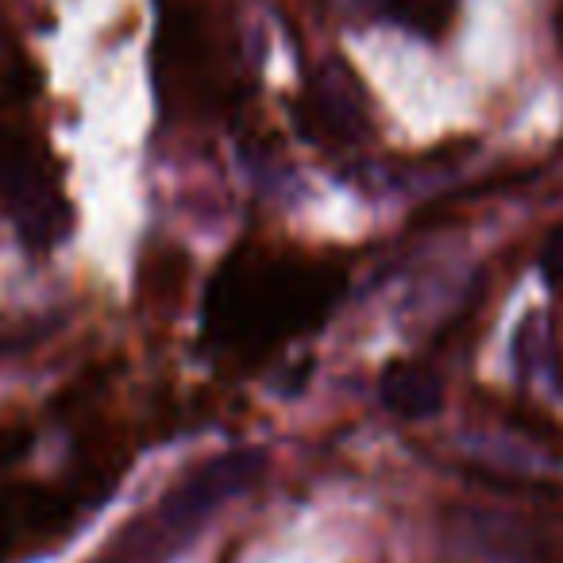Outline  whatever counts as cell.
<instances>
[{"label":"cell","instance_id":"7a4b0ae2","mask_svg":"<svg viewBox=\"0 0 563 563\" xmlns=\"http://www.w3.org/2000/svg\"><path fill=\"white\" fill-rule=\"evenodd\" d=\"M263 475V455L258 452H228L220 460H209L189 478L163 494L151 514H143L124 537L112 544L104 563H163L178 552L194 532L217 514L235 494L251 490Z\"/></svg>","mask_w":563,"mask_h":563},{"label":"cell","instance_id":"277c9868","mask_svg":"<svg viewBox=\"0 0 563 563\" xmlns=\"http://www.w3.org/2000/svg\"><path fill=\"white\" fill-rule=\"evenodd\" d=\"M74 501L43 486H0V563L24 552V540L55 537L70 525Z\"/></svg>","mask_w":563,"mask_h":563},{"label":"cell","instance_id":"3957f363","mask_svg":"<svg viewBox=\"0 0 563 563\" xmlns=\"http://www.w3.org/2000/svg\"><path fill=\"white\" fill-rule=\"evenodd\" d=\"M0 205L32 247H55L70 228V209L47 155L24 135L0 128Z\"/></svg>","mask_w":563,"mask_h":563},{"label":"cell","instance_id":"8992f818","mask_svg":"<svg viewBox=\"0 0 563 563\" xmlns=\"http://www.w3.org/2000/svg\"><path fill=\"white\" fill-rule=\"evenodd\" d=\"M378 20H390L398 27L421 35H440L452 24L455 0H363Z\"/></svg>","mask_w":563,"mask_h":563},{"label":"cell","instance_id":"6da1fadb","mask_svg":"<svg viewBox=\"0 0 563 563\" xmlns=\"http://www.w3.org/2000/svg\"><path fill=\"white\" fill-rule=\"evenodd\" d=\"M344 271L332 263L240 247L205 290V340L217 352L263 355L321 329L344 298Z\"/></svg>","mask_w":563,"mask_h":563},{"label":"cell","instance_id":"52a82bcc","mask_svg":"<svg viewBox=\"0 0 563 563\" xmlns=\"http://www.w3.org/2000/svg\"><path fill=\"white\" fill-rule=\"evenodd\" d=\"M540 271H544V278L552 282V286H563V224L555 228L544 240V247H540Z\"/></svg>","mask_w":563,"mask_h":563},{"label":"cell","instance_id":"5b68a950","mask_svg":"<svg viewBox=\"0 0 563 563\" xmlns=\"http://www.w3.org/2000/svg\"><path fill=\"white\" fill-rule=\"evenodd\" d=\"M383 390V401L390 406V413L406 417V421H421V417H432L444 401V386L421 363H390L378 383Z\"/></svg>","mask_w":563,"mask_h":563}]
</instances>
